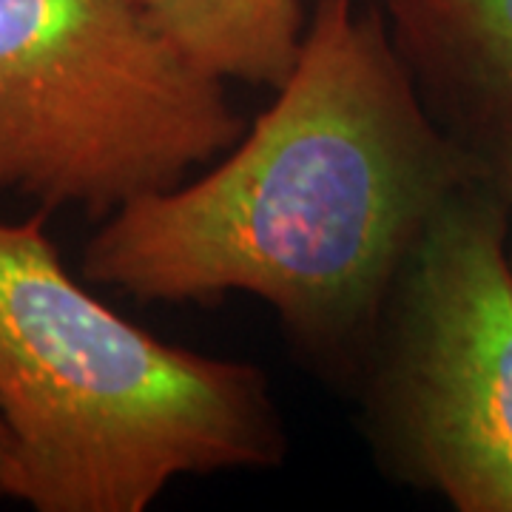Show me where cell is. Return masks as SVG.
Masks as SVG:
<instances>
[{
	"label": "cell",
	"mask_w": 512,
	"mask_h": 512,
	"mask_svg": "<svg viewBox=\"0 0 512 512\" xmlns=\"http://www.w3.org/2000/svg\"><path fill=\"white\" fill-rule=\"evenodd\" d=\"M478 157L490 168V180L495 188L501 191V197L507 200L512 211V120L504 123L501 128H495L493 134H487L476 146ZM512 262V251H510Z\"/></svg>",
	"instance_id": "cell-7"
},
{
	"label": "cell",
	"mask_w": 512,
	"mask_h": 512,
	"mask_svg": "<svg viewBox=\"0 0 512 512\" xmlns=\"http://www.w3.org/2000/svg\"><path fill=\"white\" fill-rule=\"evenodd\" d=\"M248 123L137 0H0V197L106 220L220 160Z\"/></svg>",
	"instance_id": "cell-3"
},
{
	"label": "cell",
	"mask_w": 512,
	"mask_h": 512,
	"mask_svg": "<svg viewBox=\"0 0 512 512\" xmlns=\"http://www.w3.org/2000/svg\"><path fill=\"white\" fill-rule=\"evenodd\" d=\"M0 498H12V441L0 419Z\"/></svg>",
	"instance_id": "cell-8"
},
{
	"label": "cell",
	"mask_w": 512,
	"mask_h": 512,
	"mask_svg": "<svg viewBox=\"0 0 512 512\" xmlns=\"http://www.w3.org/2000/svg\"><path fill=\"white\" fill-rule=\"evenodd\" d=\"M390 37L441 126L470 148L512 120V0H382Z\"/></svg>",
	"instance_id": "cell-5"
},
{
	"label": "cell",
	"mask_w": 512,
	"mask_h": 512,
	"mask_svg": "<svg viewBox=\"0 0 512 512\" xmlns=\"http://www.w3.org/2000/svg\"><path fill=\"white\" fill-rule=\"evenodd\" d=\"M487 163L430 114L376 9L316 0L291 77L205 177L126 202L83 276L140 302L251 293L299 342L348 348L424 225Z\"/></svg>",
	"instance_id": "cell-1"
},
{
	"label": "cell",
	"mask_w": 512,
	"mask_h": 512,
	"mask_svg": "<svg viewBox=\"0 0 512 512\" xmlns=\"http://www.w3.org/2000/svg\"><path fill=\"white\" fill-rule=\"evenodd\" d=\"M0 419L12 498L37 512H143L183 476L271 467L265 376L177 348L74 279L46 211L0 220Z\"/></svg>",
	"instance_id": "cell-2"
},
{
	"label": "cell",
	"mask_w": 512,
	"mask_h": 512,
	"mask_svg": "<svg viewBox=\"0 0 512 512\" xmlns=\"http://www.w3.org/2000/svg\"><path fill=\"white\" fill-rule=\"evenodd\" d=\"M151 26L217 80L279 89L308 29L302 0H137Z\"/></svg>",
	"instance_id": "cell-6"
},
{
	"label": "cell",
	"mask_w": 512,
	"mask_h": 512,
	"mask_svg": "<svg viewBox=\"0 0 512 512\" xmlns=\"http://www.w3.org/2000/svg\"><path fill=\"white\" fill-rule=\"evenodd\" d=\"M510 217L490 177L456 188L387 299V444L461 512H512Z\"/></svg>",
	"instance_id": "cell-4"
}]
</instances>
